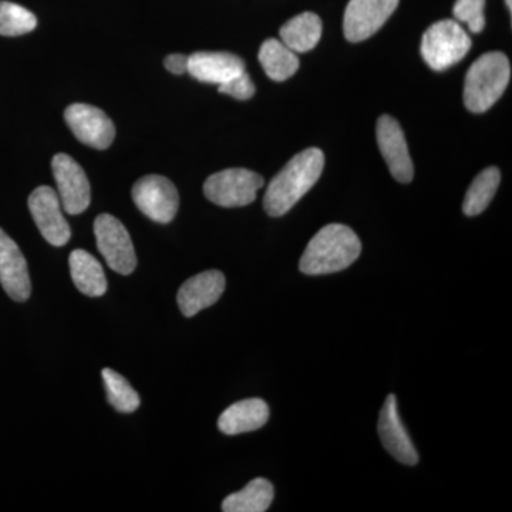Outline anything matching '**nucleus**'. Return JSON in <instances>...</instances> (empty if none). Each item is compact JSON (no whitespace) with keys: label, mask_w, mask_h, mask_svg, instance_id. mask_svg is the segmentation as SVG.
Listing matches in <instances>:
<instances>
[{"label":"nucleus","mask_w":512,"mask_h":512,"mask_svg":"<svg viewBox=\"0 0 512 512\" xmlns=\"http://www.w3.org/2000/svg\"><path fill=\"white\" fill-rule=\"evenodd\" d=\"M485 0H457L453 13L457 22L467 23L473 33H481L485 28Z\"/></svg>","instance_id":"25"},{"label":"nucleus","mask_w":512,"mask_h":512,"mask_svg":"<svg viewBox=\"0 0 512 512\" xmlns=\"http://www.w3.org/2000/svg\"><path fill=\"white\" fill-rule=\"evenodd\" d=\"M511 79V64L501 52L478 57L467 72L464 83V104L473 113H484L494 106L507 90Z\"/></svg>","instance_id":"3"},{"label":"nucleus","mask_w":512,"mask_h":512,"mask_svg":"<svg viewBox=\"0 0 512 512\" xmlns=\"http://www.w3.org/2000/svg\"><path fill=\"white\" fill-rule=\"evenodd\" d=\"M501 173L497 167H488L477 175L464 198L463 211L467 217H476L487 210L500 185Z\"/></svg>","instance_id":"22"},{"label":"nucleus","mask_w":512,"mask_h":512,"mask_svg":"<svg viewBox=\"0 0 512 512\" xmlns=\"http://www.w3.org/2000/svg\"><path fill=\"white\" fill-rule=\"evenodd\" d=\"M376 134L380 153L390 173L399 183H410L414 175L413 161L400 124L393 117L382 116L377 121Z\"/></svg>","instance_id":"12"},{"label":"nucleus","mask_w":512,"mask_h":512,"mask_svg":"<svg viewBox=\"0 0 512 512\" xmlns=\"http://www.w3.org/2000/svg\"><path fill=\"white\" fill-rule=\"evenodd\" d=\"M218 90L222 94L234 97L237 100H249L254 97L255 86L252 83L251 77L247 72H242L235 76L234 79L228 80L227 83H222L218 86Z\"/></svg>","instance_id":"26"},{"label":"nucleus","mask_w":512,"mask_h":512,"mask_svg":"<svg viewBox=\"0 0 512 512\" xmlns=\"http://www.w3.org/2000/svg\"><path fill=\"white\" fill-rule=\"evenodd\" d=\"M274 487L265 478H255L244 488L228 495L222 503L225 512H265L274 501Z\"/></svg>","instance_id":"21"},{"label":"nucleus","mask_w":512,"mask_h":512,"mask_svg":"<svg viewBox=\"0 0 512 512\" xmlns=\"http://www.w3.org/2000/svg\"><path fill=\"white\" fill-rule=\"evenodd\" d=\"M0 285L16 302H26L32 292L28 262L15 241L0 228Z\"/></svg>","instance_id":"13"},{"label":"nucleus","mask_w":512,"mask_h":512,"mask_svg":"<svg viewBox=\"0 0 512 512\" xmlns=\"http://www.w3.org/2000/svg\"><path fill=\"white\" fill-rule=\"evenodd\" d=\"M279 36H281V42L292 52H309L315 49L322 37V20L315 13H301L282 26Z\"/></svg>","instance_id":"19"},{"label":"nucleus","mask_w":512,"mask_h":512,"mask_svg":"<svg viewBox=\"0 0 512 512\" xmlns=\"http://www.w3.org/2000/svg\"><path fill=\"white\" fill-rule=\"evenodd\" d=\"M379 436L384 448L389 451L399 463L406 466H416L419 463V454L413 446L412 439L404 429L399 412H397L396 396L389 394L379 419Z\"/></svg>","instance_id":"14"},{"label":"nucleus","mask_w":512,"mask_h":512,"mask_svg":"<svg viewBox=\"0 0 512 512\" xmlns=\"http://www.w3.org/2000/svg\"><path fill=\"white\" fill-rule=\"evenodd\" d=\"M470 49V36L456 20L434 23L421 39V56L436 72H444L463 60Z\"/></svg>","instance_id":"4"},{"label":"nucleus","mask_w":512,"mask_h":512,"mask_svg":"<svg viewBox=\"0 0 512 512\" xmlns=\"http://www.w3.org/2000/svg\"><path fill=\"white\" fill-rule=\"evenodd\" d=\"M94 235L107 265L117 274H133L137 256L126 227L113 215L101 214L94 221Z\"/></svg>","instance_id":"6"},{"label":"nucleus","mask_w":512,"mask_h":512,"mask_svg":"<svg viewBox=\"0 0 512 512\" xmlns=\"http://www.w3.org/2000/svg\"><path fill=\"white\" fill-rule=\"evenodd\" d=\"M69 265L74 285L83 295L99 298L106 293V274L103 266L92 254L76 249L70 254Z\"/></svg>","instance_id":"18"},{"label":"nucleus","mask_w":512,"mask_h":512,"mask_svg":"<svg viewBox=\"0 0 512 512\" xmlns=\"http://www.w3.org/2000/svg\"><path fill=\"white\" fill-rule=\"evenodd\" d=\"M269 420L268 404L261 399H247L232 404L218 420V429L227 436L249 433L264 427Z\"/></svg>","instance_id":"17"},{"label":"nucleus","mask_w":512,"mask_h":512,"mask_svg":"<svg viewBox=\"0 0 512 512\" xmlns=\"http://www.w3.org/2000/svg\"><path fill=\"white\" fill-rule=\"evenodd\" d=\"M165 69L168 72L173 74H184L188 72V56L180 55V53H175V55H170L165 57L164 60Z\"/></svg>","instance_id":"27"},{"label":"nucleus","mask_w":512,"mask_h":512,"mask_svg":"<svg viewBox=\"0 0 512 512\" xmlns=\"http://www.w3.org/2000/svg\"><path fill=\"white\" fill-rule=\"evenodd\" d=\"M37 26L36 16L30 10L16 3L0 2V35L22 36Z\"/></svg>","instance_id":"24"},{"label":"nucleus","mask_w":512,"mask_h":512,"mask_svg":"<svg viewBox=\"0 0 512 512\" xmlns=\"http://www.w3.org/2000/svg\"><path fill=\"white\" fill-rule=\"evenodd\" d=\"M64 119L80 143L97 150L109 148L116 136V128L109 116L89 104H72L64 111Z\"/></svg>","instance_id":"11"},{"label":"nucleus","mask_w":512,"mask_h":512,"mask_svg":"<svg viewBox=\"0 0 512 512\" xmlns=\"http://www.w3.org/2000/svg\"><path fill=\"white\" fill-rule=\"evenodd\" d=\"M225 291V276L220 271H205L185 281L177 301L187 318L197 315L218 302Z\"/></svg>","instance_id":"15"},{"label":"nucleus","mask_w":512,"mask_h":512,"mask_svg":"<svg viewBox=\"0 0 512 512\" xmlns=\"http://www.w3.org/2000/svg\"><path fill=\"white\" fill-rule=\"evenodd\" d=\"M131 194L138 210L160 224L173 221L180 207L177 188L163 175L151 174L140 178Z\"/></svg>","instance_id":"7"},{"label":"nucleus","mask_w":512,"mask_h":512,"mask_svg":"<svg viewBox=\"0 0 512 512\" xmlns=\"http://www.w3.org/2000/svg\"><path fill=\"white\" fill-rule=\"evenodd\" d=\"M505 3H507L508 9L512 10V2H511V0H505Z\"/></svg>","instance_id":"28"},{"label":"nucleus","mask_w":512,"mask_h":512,"mask_svg":"<svg viewBox=\"0 0 512 512\" xmlns=\"http://www.w3.org/2000/svg\"><path fill=\"white\" fill-rule=\"evenodd\" d=\"M52 170L63 210L70 215L86 211L92 201V191L83 168L67 154H57L53 157Z\"/></svg>","instance_id":"9"},{"label":"nucleus","mask_w":512,"mask_h":512,"mask_svg":"<svg viewBox=\"0 0 512 512\" xmlns=\"http://www.w3.org/2000/svg\"><path fill=\"white\" fill-rule=\"evenodd\" d=\"M104 386L107 390V400L119 413H134L140 407V396L131 387L126 377L111 369H103Z\"/></svg>","instance_id":"23"},{"label":"nucleus","mask_w":512,"mask_h":512,"mask_svg":"<svg viewBox=\"0 0 512 512\" xmlns=\"http://www.w3.org/2000/svg\"><path fill=\"white\" fill-rule=\"evenodd\" d=\"M323 167L325 156L319 148H308L296 154L269 183L264 198L266 214L282 217L291 211L318 183Z\"/></svg>","instance_id":"1"},{"label":"nucleus","mask_w":512,"mask_h":512,"mask_svg":"<svg viewBox=\"0 0 512 512\" xmlns=\"http://www.w3.org/2000/svg\"><path fill=\"white\" fill-rule=\"evenodd\" d=\"M399 5V0H350L343 19L349 42L359 43L382 29Z\"/></svg>","instance_id":"10"},{"label":"nucleus","mask_w":512,"mask_h":512,"mask_svg":"<svg viewBox=\"0 0 512 512\" xmlns=\"http://www.w3.org/2000/svg\"><path fill=\"white\" fill-rule=\"evenodd\" d=\"M29 210L40 234L53 247H63L72 237L69 224L64 220L62 202L53 188L42 185L29 197Z\"/></svg>","instance_id":"8"},{"label":"nucleus","mask_w":512,"mask_h":512,"mask_svg":"<svg viewBox=\"0 0 512 512\" xmlns=\"http://www.w3.org/2000/svg\"><path fill=\"white\" fill-rule=\"evenodd\" d=\"M245 72L241 57L227 52H197L188 56V72L202 83H227Z\"/></svg>","instance_id":"16"},{"label":"nucleus","mask_w":512,"mask_h":512,"mask_svg":"<svg viewBox=\"0 0 512 512\" xmlns=\"http://www.w3.org/2000/svg\"><path fill=\"white\" fill-rule=\"evenodd\" d=\"M258 57L266 76L274 82H285L298 72V56L288 46H285L281 40H265L262 43L261 50H259Z\"/></svg>","instance_id":"20"},{"label":"nucleus","mask_w":512,"mask_h":512,"mask_svg":"<svg viewBox=\"0 0 512 512\" xmlns=\"http://www.w3.org/2000/svg\"><path fill=\"white\" fill-rule=\"evenodd\" d=\"M261 175L245 168H229L212 174L204 184V194L224 208L245 207L256 200V192L264 187Z\"/></svg>","instance_id":"5"},{"label":"nucleus","mask_w":512,"mask_h":512,"mask_svg":"<svg viewBox=\"0 0 512 512\" xmlns=\"http://www.w3.org/2000/svg\"><path fill=\"white\" fill-rule=\"evenodd\" d=\"M362 252L352 228L330 224L320 229L303 252L299 269L309 276L329 275L349 268Z\"/></svg>","instance_id":"2"}]
</instances>
